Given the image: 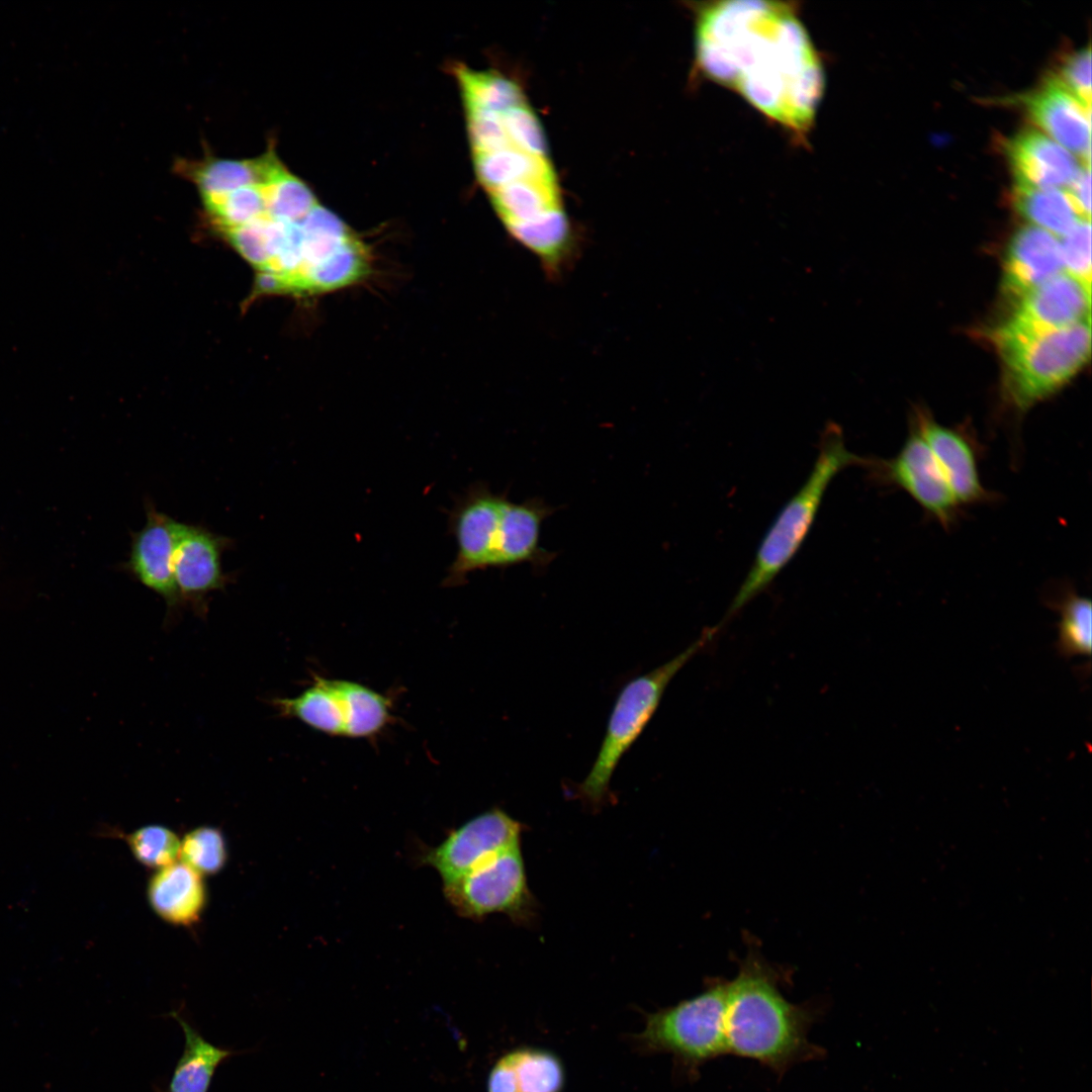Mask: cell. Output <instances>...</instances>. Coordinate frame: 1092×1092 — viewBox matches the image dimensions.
<instances>
[{
    "label": "cell",
    "mask_w": 1092,
    "mask_h": 1092,
    "mask_svg": "<svg viewBox=\"0 0 1092 1092\" xmlns=\"http://www.w3.org/2000/svg\"><path fill=\"white\" fill-rule=\"evenodd\" d=\"M1091 288L1063 272L1015 301L995 332V342L1021 340L1090 318Z\"/></svg>",
    "instance_id": "obj_11"
},
{
    "label": "cell",
    "mask_w": 1092,
    "mask_h": 1092,
    "mask_svg": "<svg viewBox=\"0 0 1092 1092\" xmlns=\"http://www.w3.org/2000/svg\"><path fill=\"white\" fill-rule=\"evenodd\" d=\"M270 705L283 718H293L329 736L371 738L391 719V701L362 684L313 674L311 685L291 698H273Z\"/></svg>",
    "instance_id": "obj_7"
},
{
    "label": "cell",
    "mask_w": 1092,
    "mask_h": 1092,
    "mask_svg": "<svg viewBox=\"0 0 1092 1092\" xmlns=\"http://www.w3.org/2000/svg\"><path fill=\"white\" fill-rule=\"evenodd\" d=\"M1011 200L1015 210L1032 225L1064 236L1081 218L1065 190L1015 183Z\"/></svg>",
    "instance_id": "obj_25"
},
{
    "label": "cell",
    "mask_w": 1092,
    "mask_h": 1092,
    "mask_svg": "<svg viewBox=\"0 0 1092 1092\" xmlns=\"http://www.w3.org/2000/svg\"><path fill=\"white\" fill-rule=\"evenodd\" d=\"M148 899L163 920L186 926L199 919L206 903V889L201 875L183 862H175L151 878Z\"/></svg>",
    "instance_id": "obj_23"
},
{
    "label": "cell",
    "mask_w": 1092,
    "mask_h": 1092,
    "mask_svg": "<svg viewBox=\"0 0 1092 1092\" xmlns=\"http://www.w3.org/2000/svg\"><path fill=\"white\" fill-rule=\"evenodd\" d=\"M444 894L456 912L468 918L503 913L525 921L533 913L520 844L484 860L459 879L444 884Z\"/></svg>",
    "instance_id": "obj_9"
},
{
    "label": "cell",
    "mask_w": 1092,
    "mask_h": 1092,
    "mask_svg": "<svg viewBox=\"0 0 1092 1092\" xmlns=\"http://www.w3.org/2000/svg\"><path fill=\"white\" fill-rule=\"evenodd\" d=\"M267 215L276 220L300 221L318 203L307 185L282 162L261 186Z\"/></svg>",
    "instance_id": "obj_27"
},
{
    "label": "cell",
    "mask_w": 1092,
    "mask_h": 1092,
    "mask_svg": "<svg viewBox=\"0 0 1092 1092\" xmlns=\"http://www.w3.org/2000/svg\"><path fill=\"white\" fill-rule=\"evenodd\" d=\"M727 983L719 982L701 994L651 1013L636 1036L646 1052L669 1053L697 1064L727 1053L725 1036Z\"/></svg>",
    "instance_id": "obj_8"
},
{
    "label": "cell",
    "mask_w": 1092,
    "mask_h": 1092,
    "mask_svg": "<svg viewBox=\"0 0 1092 1092\" xmlns=\"http://www.w3.org/2000/svg\"><path fill=\"white\" fill-rule=\"evenodd\" d=\"M146 515L145 526L130 535L129 556L122 568L165 601L171 620L183 607L173 570L178 521L159 512L152 503H147Z\"/></svg>",
    "instance_id": "obj_15"
},
{
    "label": "cell",
    "mask_w": 1092,
    "mask_h": 1092,
    "mask_svg": "<svg viewBox=\"0 0 1092 1092\" xmlns=\"http://www.w3.org/2000/svg\"><path fill=\"white\" fill-rule=\"evenodd\" d=\"M870 460L850 452L842 429L828 422L821 434L817 458L809 476L786 503L763 536L753 563L732 600L726 618L739 612L764 590L796 555L808 535L831 480L848 466H869Z\"/></svg>",
    "instance_id": "obj_4"
},
{
    "label": "cell",
    "mask_w": 1092,
    "mask_h": 1092,
    "mask_svg": "<svg viewBox=\"0 0 1092 1092\" xmlns=\"http://www.w3.org/2000/svg\"><path fill=\"white\" fill-rule=\"evenodd\" d=\"M508 494L495 493L477 482L455 504L450 528L457 553L449 568L446 584L456 585L476 570L493 567L502 511Z\"/></svg>",
    "instance_id": "obj_12"
},
{
    "label": "cell",
    "mask_w": 1092,
    "mask_h": 1092,
    "mask_svg": "<svg viewBox=\"0 0 1092 1092\" xmlns=\"http://www.w3.org/2000/svg\"><path fill=\"white\" fill-rule=\"evenodd\" d=\"M1005 152L1016 183L1031 187H1067L1084 165L1052 138L1031 127L1012 135Z\"/></svg>",
    "instance_id": "obj_19"
},
{
    "label": "cell",
    "mask_w": 1092,
    "mask_h": 1092,
    "mask_svg": "<svg viewBox=\"0 0 1092 1092\" xmlns=\"http://www.w3.org/2000/svg\"><path fill=\"white\" fill-rule=\"evenodd\" d=\"M1063 272L1057 237L1032 224L1024 225L1016 231L1007 248L1003 264V290L1017 300Z\"/></svg>",
    "instance_id": "obj_20"
},
{
    "label": "cell",
    "mask_w": 1092,
    "mask_h": 1092,
    "mask_svg": "<svg viewBox=\"0 0 1092 1092\" xmlns=\"http://www.w3.org/2000/svg\"><path fill=\"white\" fill-rule=\"evenodd\" d=\"M696 71L808 145L825 89L822 59L794 2L695 3Z\"/></svg>",
    "instance_id": "obj_1"
},
{
    "label": "cell",
    "mask_w": 1092,
    "mask_h": 1092,
    "mask_svg": "<svg viewBox=\"0 0 1092 1092\" xmlns=\"http://www.w3.org/2000/svg\"><path fill=\"white\" fill-rule=\"evenodd\" d=\"M234 541L203 526L178 522L173 553V570L183 607L205 617L208 595L224 590L234 575L222 569L223 552Z\"/></svg>",
    "instance_id": "obj_14"
},
{
    "label": "cell",
    "mask_w": 1092,
    "mask_h": 1092,
    "mask_svg": "<svg viewBox=\"0 0 1092 1092\" xmlns=\"http://www.w3.org/2000/svg\"><path fill=\"white\" fill-rule=\"evenodd\" d=\"M913 429L927 444L961 507L995 499L981 480L979 445L970 436L924 416Z\"/></svg>",
    "instance_id": "obj_17"
},
{
    "label": "cell",
    "mask_w": 1092,
    "mask_h": 1092,
    "mask_svg": "<svg viewBox=\"0 0 1092 1092\" xmlns=\"http://www.w3.org/2000/svg\"><path fill=\"white\" fill-rule=\"evenodd\" d=\"M1059 242L1065 272L1091 288L1090 218L1079 219Z\"/></svg>",
    "instance_id": "obj_31"
},
{
    "label": "cell",
    "mask_w": 1092,
    "mask_h": 1092,
    "mask_svg": "<svg viewBox=\"0 0 1092 1092\" xmlns=\"http://www.w3.org/2000/svg\"><path fill=\"white\" fill-rule=\"evenodd\" d=\"M808 1013L781 994L769 968L754 957L727 983V1053L783 1067L807 1045Z\"/></svg>",
    "instance_id": "obj_3"
},
{
    "label": "cell",
    "mask_w": 1092,
    "mask_h": 1092,
    "mask_svg": "<svg viewBox=\"0 0 1092 1092\" xmlns=\"http://www.w3.org/2000/svg\"><path fill=\"white\" fill-rule=\"evenodd\" d=\"M226 856L225 840L215 827H197L180 842L181 862L201 876L217 873L224 866Z\"/></svg>",
    "instance_id": "obj_29"
},
{
    "label": "cell",
    "mask_w": 1092,
    "mask_h": 1092,
    "mask_svg": "<svg viewBox=\"0 0 1092 1092\" xmlns=\"http://www.w3.org/2000/svg\"><path fill=\"white\" fill-rule=\"evenodd\" d=\"M129 849L144 866L163 869L177 862L180 852V840L169 828L162 825H148L130 833L127 838Z\"/></svg>",
    "instance_id": "obj_30"
},
{
    "label": "cell",
    "mask_w": 1092,
    "mask_h": 1092,
    "mask_svg": "<svg viewBox=\"0 0 1092 1092\" xmlns=\"http://www.w3.org/2000/svg\"><path fill=\"white\" fill-rule=\"evenodd\" d=\"M203 203L223 232L250 224L267 215L263 190L256 185L239 188Z\"/></svg>",
    "instance_id": "obj_28"
},
{
    "label": "cell",
    "mask_w": 1092,
    "mask_h": 1092,
    "mask_svg": "<svg viewBox=\"0 0 1092 1092\" xmlns=\"http://www.w3.org/2000/svg\"><path fill=\"white\" fill-rule=\"evenodd\" d=\"M1060 615L1057 649L1061 656H1090L1092 646V606L1088 598L1065 589L1050 604Z\"/></svg>",
    "instance_id": "obj_26"
},
{
    "label": "cell",
    "mask_w": 1092,
    "mask_h": 1092,
    "mask_svg": "<svg viewBox=\"0 0 1092 1092\" xmlns=\"http://www.w3.org/2000/svg\"><path fill=\"white\" fill-rule=\"evenodd\" d=\"M479 183L508 235L558 281L580 254L547 138L524 88L503 75L479 103L466 106Z\"/></svg>",
    "instance_id": "obj_2"
},
{
    "label": "cell",
    "mask_w": 1092,
    "mask_h": 1092,
    "mask_svg": "<svg viewBox=\"0 0 1092 1092\" xmlns=\"http://www.w3.org/2000/svg\"><path fill=\"white\" fill-rule=\"evenodd\" d=\"M279 162L271 145L260 157L248 160L222 159L209 153L199 160L179 159L174 170L198 188L204 201L246 186H262Z\"/></svg>",
    "instance_id": "obj_21"
},
{
    "label": "cell",
    "mask_w": 1092,
    "mask_h": 1092,
    "mask_svg": "<svg viewBox=\"0 0 1092 1092\" xmlns=\"http://www.w3.org/2000/svg\"><path fill=\"white\" fill-rule=\"evenodd\" d=\"M869 468L881 482L904 490L944 529L957 522L961 505L927 444L914 429L896 456L871 459Z\"/></svg>",
    "instance_id": "obj_10"
},
{
    "label": "cell",
    "mask_w": 1092,
    "mask_h": 1092,
    "mask_svg": "<svg viewBox=\"0 0 1092 1092\" xmlns=\"http://www.w3.org/2000/svg\"><path fill=\"white\" fill-rule=\"evenodd\" d=\"M555 511L540 497L518 504L507 498L502 511L493 567L527 563L535 571L545 569L557 554L541 546V527Z\"/></svg>",
    "instance_id": "obj_18"
},
{
    "label": "cell",
    "mask_w": 1092,
    "mask_h": 1092,
    "mask_svg": "<svg viewBox=\"0 0 1092 1092\" xmlns=\"http://www.w3.org/2000/svg\"><path fill=\"white\" fill-rule=\"evenodd\" d=\"M263 218L247 225L224 231L235 249L259 270H263L269 261Z\"/></svg>",
    "instance_id": "obj_33"
},
{
    "label": "cell",
    "mask_w": 1092,
    "mask_h": 1092,
    "mask_svg": "<svg viewBox=\"0 0 1092 1092\" xmlns=\"http://www.w3.org/2000/svg\"><path fill=\"white\" fill-rule=\"evenodd\" d=\"M521 832L517 820L500 809H490L451 831L437 846L424 850L421 859L447 884L492 855L520 844Z\"/></svg>",
    "instance_id": "obj_13"
},
{
    "label": "cell",
    "mask_w": 1092,
    "mask_h": 1092,
    "mask_svg": "<svg viewBox=\"0 0 1092 1092\" xmlns=\"http://www.w3.org/2000/svg\"><path fill=\"white\" fill-rule=\"evenodd\" d=\"M1091 49L1081 48L1065 57L1055 76L1079 98L1091 107Z\"/></svg>",
    "instance_id": "obj_32"
},
{
    "label": "cell",
    "mask_w": 1092,
    "mask_h": 1092,
    "mask_svg": "<svg viewBox=\"0 0 1092 1092\" xmlns=\"http://www.w3.org/2000/svg\"><path fill=\"white\" fill-rule=\"evenodd\" d=\"M172 1015L183 1029L185 1045L166 1092H208L216 1069L234 1052L213 1045L181 1016Z\"/></svg>",
    "instance_id": "obj_24"
},
{
    "label": "cell",
    "mask_w": 1092,
    "mask_h": 1092,
    "mask_svg": "<svg viewBox=\"0 0 1092 1092\" xmlns=\"http://www.w3.org/2000/svg\"><path fill=\"white\" fill-rule=\"evenodd\" d=\"M565 1073L550 1051L519 1048L505 1054L491 1068L487 1092H561Z\"/></svg>",
    "instance_id": "obj_22"
},
{
    "label": "cell",
    "mask_w": 1092,
    "mask_h": 1092,
    "mask_svg": "<svg viewBox=\"0 0 1092 1092\" xmlns=\"http://www.w3.org/2000/svg\"><path fill=\"white\" fill-rule=\"evenodd\" d=\"M1029 117L1090 165L1091 108L1052 74L1021 98Z\"/></svg>",
    "instance_id": "obj_16"
},
{
    "label": "cell",
    "mask_w": 1092,
    "mask_h": 1092,
    "mask_svg": "<svg viewBox=\"0 0 1092 1092\" xmlns=\"http://www.w3.org/2000/svg\"><path fill=\"white\" fill-rule=\"evenodd\" d=\"M1075 209L1083 218H1090V165L1084 164L1065 190Z\"/></svg>",
    "instance_id": "obj_34"
},
{
    "label": "cell",
    "mask_w": 1092,
    "mask_h": 1092,
    "mask_svg": "<svg viewBox=\"0 0 1092 1092\" xmlns=\"http://www.w3.org/2000/svg\"><path fill=\"white\" fill-rule=\"evenodd\" d=\"M996 345L1006 372L1007 399L1024 412L1061 388L1086 363L1091 349L1090 318Z\"/></svg>",
    "instance_id": "obj_6"
},
{
    "label": "cell",
    "mask_w": 1092,
    "mask_h": 1092,
    "mask_svg": "<svg viewBox=\"0 0 1092 1092\" xmlns=\"http://www.w3.org/2000/svg\"><path fill=\"white\" fill-rule=\"evenodd\" d=\"M717 630L716 627L705 630L675 657L633 678L621 690L598 755L577 787V794L583 801L599 805L606 799L618 763L652 718L666 687L684 665L712 641Z\"/></svg>",
    "instance_id": "obj_5"
}]
</instances>
